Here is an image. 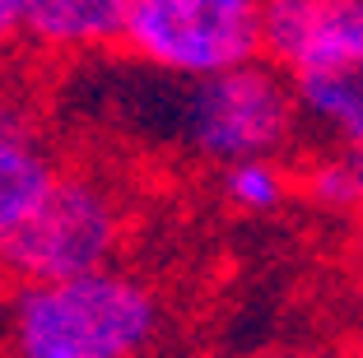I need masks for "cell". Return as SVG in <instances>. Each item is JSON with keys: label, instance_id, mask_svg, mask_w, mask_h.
Listing matches in <instances>:
<instances>
[{"label": "cell", "instance_id": "cell-1", "mask_svg": "<svg viewBox=\"0 0 363 358\" xmlns=\"http://www.w3.org/2000/svg\"><path fill=\"white\" fill-rule=\"evenodd\" d=\"M163 330V293L121 261L70 279L14 284L5 303L10 358H150Z\"/></svg>", "mask_w": 363, "mask_h": 358}, {"label": "cell", "instance_id": "cell-2", "mask_svg": "<svg viewBox=\"0 0 363 358\" xmlns=\"http://www.w3.org/2000/svg\"><path fill=\"white\" fill-rule=\"evenodd\" d=\"M130 237V196L117 177L94 168H61L47 201L0 242L5 284H43L117 265Z\"/></svg>", "mask_w": 363, "mask_h": 358}, {"label": "cell", "instance_id": "cell-3", "mask_svg": "<svg viewBox=\"0 0 363 358\" xmlns=\"http://www.w3.org/2000/svg\"><path fill=\"white\" fill-rule=\"evenodd\" d=\"M298 130L303 107L294 79L266 56L182 84L177 140L210 168H224L238 158L284 154L298 140Z\"/></svg>", "mask_w": 363, "mask_h": 358}, {"label": "cell", "instance_id": "cell-4", "mask_svg": "<svg viewBox=\"0 0 363 358\" xmlns=\"http://www.w3.org/2000/svg\"><path fill=\"white\" fill-rule=\"evenodd\" d=\"M121 52L186 84L261 56V0H130Z\"/></svg>", "mask_w": 363, "mask_h": 358}, {"label": "cell", "instance_id": "cell-5", "mask_svg": "<svg viewBox=\"0 0 363 358\" xmlns=\"http://www.w3.org/2000/svg\"><path fill=\"white\" fill-rule=\"evenodd\" d=\"M261 56L289 79L363 65V0H261Z\"/></svg>", "mask_w": 363, "mask_h": 358}, {"label": "cell", "instance_id": "cell-6", "mask_svg": "<svg viewBox=\"0 0 363 358\" xmlns=\"http://www.w3.org/2000/svg\"><path fill=\"white\" fill-rule=\"evenodd\" d=\"M61 177V158L38 130L28 103L0 94V242L47 201Z\"/></svg>", "mask_w": 363, "mask_h": 358}, {"label": "cell", "instance_id": "cell-7", "mask_svg": "<svg viewBox=\"0 0 363 358\" xmlns=\"http://www.w3.org/2000/svg\"><path fill=\"white\" fill-rule=\"evenodd\" d=\"M130 0H23V47L43 56H103L121 47Z\"/></svg>", "mask_w": 363, "mask_h": 358}, {"label": "cell", "instance_id": "cell-8", "mask_svg": "<svg viewBox=\"0 0 363 358\" xmlns=\"http://www.w3.org/2000/svg\"><path fill=\"white\" fill-rule=\"evenodd\" d=\"M294 94L303 107V126H312L326 145L363 149V65L294 79Z\"/></svg>", "mask_w": 363, "mask_h": 358}, {"label": "cell", "instance_id": "cell-9", "mask_svg": "<svg viewBox=\"0 0 363 358\" xmlns=\"http://www.w3.org/2000/svg\"><path fill=\"white\" fill-rule=\"evenodd\" d=\"M298 196L317 214L359 219L363 214V149L326 145L317 158L298 168Z\"/></svg>", "mask_w": 363, "mask_h": 358}, {"label": "cell", "instance_id": "cell-10", "mask_svg": "<svg viewBox=\"0 0 363 358\" xmlns=\"http://www.w3.org/2000/svg\"><path fill=\"white\" fill-rule=\"evenodd\" d=\"M219 196L233 214H279L298 196V172L284 163V154L238 158L219 168Z\"/></svg>", "mask_w": 363, "mask_h": 358}, {"label": "cell", "instance_id": "cell-11", "mask_svg": "<svg viewBox=\"0 0 363 358\" xmlns=\"http://www.w3.org/2000/svg\"><path fill=\"white\" fill-rule=\"evenodd\" d=\"M23 47V0H0V61Z\"/></svg>", "mask_w": 363, "mask_h": 358}, {"label": "cell", "instance_id": "cell-12", "mask_svg": "<svg viewBox=\"0 0 363 358\" xmlns=\"http://www.w3.org/2000/svg\"><path fill=\"white\" fill-rule=\"evenodd\" d=\"M247 358H345V354L321 345H289V349H261V354H247Z\"/></svg>", "mask_w": 363, "mask_h": 358}, {"label": "cell", "instance_id": "cell-13", "mask_svg": "<svg viewBox=\"0 0 363 358\" xmlns=\"http://www.w3.org/2000/svg\"><path fill=\"white\" fill-rule=\"evenodd\" d=\"M354 312H359V326H363V270H359V279H354Z\"/></svg>", "mask_w": 363, "mask_h": 358}, {"label": "cell", "instance_id": "cell-14", "mask_svg": "<svg viewBox=\"0 0 363 358\" xmlns=\"http://www.w3.org/2000/svg\"><path fill=\"white\" fill-rule=\"evenodd\" d=\"M359 219H363V214H359Z\"/></svg>", "mask_w": 363, "mask_h": 358}]
</instances>
